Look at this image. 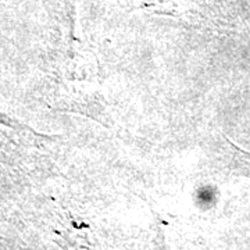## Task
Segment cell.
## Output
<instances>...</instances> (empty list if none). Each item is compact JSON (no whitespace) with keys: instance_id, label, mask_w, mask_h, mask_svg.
I'll list each match as a JSON object with an SVG mask.
<instances>
[]
</instances>
